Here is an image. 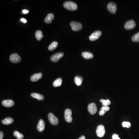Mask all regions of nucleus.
<instances>
[{
	"label": "nucleus",
	"mask_w": 139,
	"mask_h": 139,
	"mask_svg": "<svg viewBox=\"0 0 139 139\" xmlns=\"http://www.w3.org/2000/svg\"><path fill=\"white\" fill-rule=\"evenodd\" d=\"M65 8L70 11H75L77 9V6L76 3L72 1H66L63 4Z\"/></svg>",
	"instance_id": "obj_1"
},
{
	"label": "nucleus",
	"mask_w": 139,
	"mask_h": 139,
	"mask_svg": "<svg viewBox=\"0 0 139 139\" xmlns=\"http://www.w3.org/2000/svg\"><path fill=\"white\" fill-rule=\"evenodd\" d=\"M72 29L74 31H77L82 30V25L80 22L76 21H72L70 23Z\"/></svg>",
	"instance_id": "obj_2"
},
{
	"label": "nucleus",
	"mask_w": 139,
	"mask_h": 139,
	"mask_svg": "<svg viewBox=\"0 0 139 139\" xmlns=\"http://www.w3.org/2000/svg\"><path fill=\"white\" fill-rule=\"evenodd\" d=\"M48 120L51 124L56 126L58 124L59 120L58 118L56 117L53 113H50L48 115Z\"/></svg>",
	"instance_id": "obj_3"
},
{
	"label": "nucleus",
	"mask_w": 139,
	"mask_h": 139,
	"mask_svg": "<svg viewBox=\"0 0 139 139\" xmlns=\"http://www.w3.org/2000/svg\"><path fill=\"white\" fill-rule=\"evenodd\" d=\"M106 131L105 127L102 125H100L97 127L96 129L97 135L99 137H102L105 135Z\"/></svg>",
	"instance_id": "obj_4"
},
{
	"label": "nucleus",
	"mask_w": 139,
	"mask_h": 139,
	"mask_svg": "<svg viewBox=\"0 0 139 139\" xmlns=\"http://www.w3.org/2000/svg\"><path fill=\"white\" fill-rule=\"evenodd\" d=\"M72 112L70 109H67L65 111V119L68 123H71L72 121Z\"/></svg>",
	"instance_id": "obj_5"
},
{
	"label": "nucleus",
	"mask_w": 139,
	"mask_h": 139,
	"mask_svg": "<svg viewBox=\"0 0 139 139\" xmlns=\"http://www.w3.org/2000/svg\"><path fill=\"white\" fill-rule=\"evenodd\" d=\"M21 60V58L17 53H13L10 56V60L13 63H18Z\"/></svg>",
	"instance_id": "obj_6"
},
{
	"label": "nucleus",
	"mask_w": 139,
	"mask_h": 139,
	"mask_svg": "<svg viewBox=\"0 0 139 139\" xmlns=\"http://www.w3.org/2000/svg\"><path fill=\"white\" fill-rule=\"evenodd\" d=\"M136 26V23L133 20H128L124 25V27L126 30H129L133 29Z\"/></svg>",
	"instance_id": "obj_7"
},
{
	"label": "nucleus",
	"mask_w": 139,
	"mask_h": 139,
	"mask_svg": "<svg viewBox=\"0 0 139 139\" xmlns=\"http://www.w3.org/2000/svg\"><path fill=\"white\" fill-rule=\"evenodd\" d=\"M107 8L110 13L115 14L117 11V6L115 3L110 2L107 5Z\"/></svg>",
	"instance_id": "obj_8"
},
{
	"label": "nucleus",
	"mask_w": 139,
	"mask_h": 139,
	"mask_svg": "<svg viewBox=\"0 0 139 139\" xmlns=\"http://www.w3.org/2000/svg\"><path fill=\"white\" fill-rule=\"evenodd\" d=\"M88 110L89 113L91 114H96L97 110L96 105L94 103L89 104L88 106Z\"/></svg>",
	"instance_id": "obj_9"
},
{
	"label": "nucleus",
	"mask_w": 139,
	"mask_h": 139,
	"mask_svg": "<svg viewBox=\"0 0 139 139\" xmlns=\"http://www.w3.org/2000/svg\"><path fill=\"white\" fill-rule=\"evenodd\" d=\"M102 32L100 31H97L91 34L89 36V39L91 41H94L98 39L101 35Z\"/></svg>",
	"instance_id": "obj_10"
},
{
	"label": "nucleus",
	"mask_w": 139,
	"mask_h": 139,
	"mask_svg": "<svg viewBox=\"0 0 139 139\" xmlns=\"http://www.w3.org/2000/svg\"><path fill=\"white\" fill-rule=\"evenodd\" d=\"M64 55L63 53L60 52L56 53L51 57V60L53 62H56L58 61L60 58Z\"/></svg>",
	"instance_id": "obj_11"
},
{
	"label": "nucleus",
	"mask_w": 139,
	"mask_h": 139,
	"mask_svg": "<svg viewBox=\"0 0 139 139\" xmlns=\"http://www.w3.org/2000/svg\"><path fill=\"white\" fill-rule=\"evenodd\" d=\"M2 104L5 107H12L14 105V102L13 100L11 99L4 100L2 102Z\"/></svg>",
	"instance_id": "obj_12"
},
{
	"label": "nucleus",
	"mask_w": 139,
	"mask_h": 139,
	"mask_svg": "<svg viewBox=\"0 0 139 139\" xmlns=\"http://www.w3.org/2000/svg\"><path fill=\"white\" fill-rule=\"evenodd\" d=\"M45 128V123L43 120H40L37 125V129L40 132H43Z\"/></svg>",
	"instance_id": "obj_13"
},
{
	"label": "nucleus",
	"mask_w": 139,
	"mask_h": 139,
	"mask_svg": "<svg viewBox=\"0 0 139 139\" xmlns=\"http://www.w3.org/2000/svg\"><path fill=\"white\" fill-rule=\"evenodd\" d=\"M43 77V74L42 73H39L38 74H34L31 77L30 79L33 82H36L39 80L41 79Z\"/></svg>",
	"instance_id": "obj_14"
},
{
	"label": "nucleus",
	"mask_w": 139,
	"mask_h": 139,
	"mask_svg": "<svg viewBox=\"0 0 139 139\" xmlns=\"http://www.w3.org/2000/svg\"><path fill=\"white\" fill-rule=\"evenodd\" d=\"M54 19V15L52 13L48 14L45 19L44 21L47 24H50L52 23V20Z\"/></svg>",
	"instance_id": "obj_15"
},
{
	"label": "nucleus",
	"mask_w": 139,
	"mask_h": 139,
	"mask_svg": "<svg viewBox=\"0 0 139 139\" xmlns=\"http://www.w3.org/2000/svg\"><path fill=\"white\" fill-rule=\"evenodd\" d=\"M31 96L33 98L36 99L39 101H41L44 99V96L43 95L36 93H33L31 94Z\"/></svg>",
	"instance_id": "obj_16"
},
{
	"label": "nucleus",
	"mask_w": 139,
	"mask_h": 139,
	"mask_svg": "<svg viewBox=\"0 0 139 139\" xmlns=\"http://www.w3.org/2000/svg\"><path fill=\"white\" fill-rule=\"evenodd\" d=\"M14 119L11 117L6 118L2 121V123L5 125H7L11 124L14 122Z\"/></svg>",
	"instance_id": "obj_17"
},
{
	"label": "nucleus",
	"mask_w": 139,
	"mask_h": 139,
	"mask_svg": "<svg viewBox=\"0 0 139 139\" xmlns=\"http://www.w3.org/2000/svg\"><path fill=\"white\" fill-rule=\"evenodd\" d=\"M82 55L86 59H91L94 57L93 54L89 52H83L82 53Z\"/></svg>",
	"instance_id": "obj_18"
},
{
	"label": "nucleus",
	"mask_w": 139,
	"mask_h": 139,
	"mask_svg": "<svg viewBox=\"0 0 139 139\" xmlns=\"http://www.w3.org/2000/svg\"><path fill=\"white\" fill-rule=\"evenodd\" d=\"M83 80V77L81 76H76L74 79L75 82L77 86H80L81 85Z\"/></svg>",
	"instance_id": "obj_19"
},
{
	"label": "nucleus",
	"mask_w": 139,
	"mask_h": 139,
	"mask_svg": "<svg viewBox=\"0 0 139 139\" xmlns=\"http://www.w3.org/2000/svg\"><path fill=\"white\" fill-rule=\"evenodd\" d=\"M35 36L38 41H40L43 37V34L41 30H38L35 33Z\"/></svg>",
	"instance_id": "obj_20"
},
{
	"label": "nucleus",
	"mask_w": 139,
	"mask_h": 139,
	"mask_svg": "<svg viewBox=\"0 0 139 139\" xmlns=\"http://www.w3.org/2000/svg\"><path fill=\"white\" fill-rule=\"evenodd\" d=\"M110 110V108L109 107H104L103 106L101 108V110L99 112V115L101 116H102L104 115L106 113L107 111H109Z\"/></svg>",
	"instance_id": "obj_21"
},
{
	"label": "nucleus",
	"mask_w": 139,
	"mask_h": 139,
	"mask_svg": "<svg viewBox=\"0 0 139 139\" xmlns=\"http://www.w3.org/2000/svg\"><path fill=\"white\" fill-rule=\"evenodd\" d=\"M58 46V43L56 41H54L50 44L48 47V50L50 51L55 50Z\"/></svg>",
	"instance_id": "obj_22"
},
{
	"label": "nucleus",
	"mask_w": 139,
	"mask_h": 139,
	"mask_svg": "<svg viewBox=\"0 0 139 139\" xmlns=\"http://www.w3.org/2000/svg\"><path fill=\"white\" fill-rule=\"evenodd\" d=\"M62 82V80L61 78H58L54 81L53 83V86L54 87H60L61 85Z\"/></svg>",
	"instance_id": "obj_23"
},
{
	"label": "nucleus",
	"mask_w": 139,
	"mask_h": 139,
	"mask_svg": "<svg viewBox=\"0 0 139 139\" xmlns=\"http://www.w3.org/2000/svg\"><path fill=\"white\" fill-rule=\"evenodd\" d=\"M13 134L14 136L16 137L17 139H23L24 138V136L23 134L20 133L17 131H14Z\"/></svg>",
	"instance_id": "obj_24"
},
{
	"label": "nucleus",
	"mask_w": 139,
	"mask_h": 139,
	"mask_svg": "<svg viewBox=\"0 0 139 139\" xmlns=\"http://www.w3.org/2000/svg\"><path fill=\"white\" fill-rule=\"evenodd\" d=\"M100 102L102 103V105L103 106L107 107L110 105L111 102L109 99L104 100V99H101Z\"/></svg>",
	"instance_id": "obj_25"
},
{
	"label": "nucleus",
	"mask_w": 139,
	"mask_h": 139,
	"mask_svg": "<svg viewBox=\"0 0 139 139\" xmlns=\"http://www.w3.org/2000/svg\"><path fill=\"white\" fill-rule=\"evenodd\" d=\"M132 40L134 42H139V32L133 36L132 38Z\"/></svg>",
	"instance_id": "obj_26"
},
{
	"label": "nucleus",
	"mask_w": 139,
	"mask_h": 139,
	"mask_svg": "<svg viewBox=\"0 0 139 139\" xmlns=\"http://www.w3.org/2000/svg\"><path fill=\"white\" fill-rule=\"evenodd\" d=\"M122 126L124 128L126 127L128 128H129L131 127V124L129 122H123L122 123Z\"/></svg>",
	"instance_id": "obj_27"
},
{
	"label": "nucleus",
	"mask_w": 139,
	"mask_h": 139,
	"mask_svg": "<svg viewBox=\"0 0 139 139\" xmlns=\"http://www.w3.org/2000/svg\"><path fill=\"white\" fill-rule=\"evenodd\" d=\"M112 139H121L119 137V136L116 134H114L112 135Z\"/></svg>",
	"instance_id": "obj_28"
},
{
	"label": "nucleus",
	"mask_w": 139,
	"mask_h": 139,
	"mask_svg": "<svg viewBox=\"0 0 139 139\" xmlns=\"http://www.w3.org/2000/svg\"><path fill=\"white\" fill-rule=\"evenodd\" d=\"M4 134L3 132H0V139H3L4 137Z\"/></svg>",
	"instance_id": "obj_29"
},
{
	"label": "nucleus",
	"mask_w": 139,
	"mask_h": 139,
	"mask_svg": "<svg viewBox=\"0 0 139 139\" xmlns=\"http://www.w3.org/2000/svg\"><path fill=\"white\" fill-rule=\"evenodd\" d=\"M20 21L24 23H26L27 22V20L26 19H24V18H21V19H20Z\"/></svg>",
	"instance_id": "obj_30"
},
{
	"label": "nucleus",
	"mask_w": 139,
	"mask_h": 139,
	"mask_svg": "<svg viewBox=\"0 0 139 139\" xmlns=\"http://www.w3.org/2000/svg\"><path fill=\"white\" fill-rule=\"evenodd\" d=\"M28 12H29V11H28V10H23V11H22V13L24 14H27V13H28Z\"/></svg>",
	"instance_id": "obj_31"
},
{
	"label": "nucleus",
	"mask_w": 139,
	"mask_h": 139,
	"mask_svg": "<svg viewBox=\"0 0 139 139\" xmlns=\"http://www.w3.org/2000/svg\"><path fill=\"white\" fill-rule=\"evenodd\" d=\"M79 139H85V136L82 135V136H81L79 138Z\"/></svg>",
	"instance_id": "obj_32"
}]
</instances>
